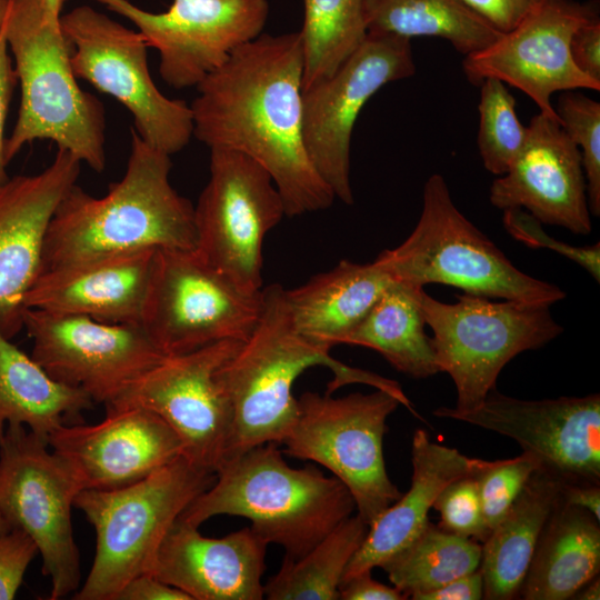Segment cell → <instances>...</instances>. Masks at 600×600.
<instances>
[{"label":"cell","mask_w":600,"mask_h":600,"mask_svg":"<svg viewBox=\"0 0 600 600\" xmlns=\"http://www.w3.org/2000/svg\"><path fill=\"white\" fill-rule=\"evenodd\" d=\"M302 77L299 31L261 33L208 74L190 104L193 136L209 149L237 151L262 166L288 217L328 209L336 199L304 148Z\"/></svg>","instance_id":"obj_1"},{"label":"cell","mask_w":600,"mask_h":600,"mask_svg":"<svg viewBox=\"0 0 600 600\" xmlns=\"http://www.w3.org/2000/svg\"><path fill=\"white\" fill-rule=\"evenodd\" d=\"M170 156L131 129L123 177L98 198L73 184L48 228L41 272L143 249L197 247L194 206L170 182Z\"/></svg>","instance_id":"obj_2"},{"label":"cell","mask_w":600,"mask_h":600,"mask_svg":"<svg viewBox=\"0 0 600 600\" xmlns=\"http://www.w3.org/2000/svg\"><path fill=\"white\" fill-rule=\"evenodd\" d=\"M284 290L278 283L262 288L253 330L219 370L232 410L226 460L260 444L284 442L299 411L293 384L314 366L328 367L333 373L327 393L363 383L392 393L413 411L397 381L349 367L330 356L331 347L301 334L291 320Z\"/></svg>","instance_id":"obj_3"},{"label":"cell","mask_w":600,"mask_h":600,"mask_svg":"<svg viewBox=\"0 0 600 600\" xmlns=\"http://www.w3.org/2000/svg\"><path fill=\"white\" fill-rule=\"evenodd\" d=\"M279 444L269 442L227 459L213 483L179 519L200 527L216 516L247 518L268 544L297 559L356 511L354 500L336 477L316 466L292 468Z\"/></svg>","instance_id":"obj_4"},{"label":"cell","mask_w":600,"mask_h":600,"mask_svg":"<svg viewBox=\"0 0 600 600\" xmlns=\"http://www.w3.org/2000/svg\"><path fill=\"white\" fill-rule=\"evenodd\" d=\"M4 34L21 88L17 122L6 140L7 162L26 144L51 140L92 170L103 171L104 109L78 84L72 47L61 26L44 19L39 0H11Z\"/></svg>","instance_id":"obj_5"},{"label":"cell","mask_w":600,"mask_h":600,"mask_svg":"<svg viewBox=\"0 0 600 600\" xmlns=\"http://www.w3.org/2000/svg\"><path fill=\"white\" fill-rule=\"evenodd\" d=\"M216 473L183 457L131 484L81 490L74 507L96 531V554L76 600H116L132 578L149 573L176 520Z\"/></svg>","instance_id":"obj_6"},{"label":"cell","mask_w":600,"mask_h":600,"mask_svg":"<svg viewBox=\"0 0 600 600\" xmlns=\"http://www.w3.org/2000/svg\"><path fill=\"white\" fill-rule=\"evenodd\" d=\"M422 202L409 237L376 258L396 281L441 283L464 293L548 306L564 299L556 284L519 270L459 211L441 174L428 178Z\"/></svg>","instance_id":"obj_7"},{"label":"cell","mask_w":600,"mask_h":600,"mask_svg":"<svg viewBox=\"0 0 600 600\" xmlns=\"http://www.w3.org/2000/svg\"><path fill=\"white\" fill-rule=\"evenodd\" d=\"M426 324L440 372L457 389L458 410H472L496 389L502 368L519 353L538 349L562 332L550 306L517 300L492 301L471 293L454 303L420 293Z\"/></svg>","instance_id":"obj_8"},{"label":"cell","mask_w":600,"mask_h":600,"mask_svg":"<svg viewBox=\"0 0 600 600\" xmlns=\"http://www.w3.org/2000/svg\"><path fill=\"white\" fill-rule=\"evenodd\" d=\"M399 404L396 396L381 389L338 398L307 391L298 398L296 423L282 443L288 456L331 471L368 526L402 494L390 480L383 457L387 419Z\"/></svg>","instance_id":"obj_9"},{"label":"cell","mask_w":600,"mask_h":600,"mask_svg":"<svg viewBox=\"0 0 600 600\" xmlns=\"http://www.w3.org/2000/svg\"><path fill=\"white\" fill-rule=\"evenodd\" d=\"M82 490L67 461L22 424H8L0 439V512L10 528L36 543L42 573L51 580L50 599L79 589V550L71 509Z\"/></svg>","instance_id":"obj_10"},{"label":"cell","mask_w":600,"mask_h":600,"mask_svg":"<svg viewBox=\"0 0 600 600\" xmlns=\"http://www.w3.org/2000/svg\"><path fill=\"white\" fill-rule=\"evenodd\" d=\"M60 26L72 47L77 78L122 103L133 117V130L152 148L171 156L187 147L193 137L190 104L158 89L140 32L89 6L62 14Z\"/></svg>","instance_id":"obj_11"},{"label":"cell","mask_w":600,"mask_h":600,"mask_svg":"<svg viewBox=\"0 0 600 600\" xmlns=\"http://www.w3.org/2000/svg\"><path fill=\"white\" fill-rule=\"evenodd\" d=\"M250 294L196 249H156L140 326L163 356L223 341H244L261 311Z\"/></svg>","instance_id":"obj_12"},{"label":"cell","mask_w":600,"mask_h":600,"mask_svg":"<svg viewBox=\"0 0 600 600\" xmlns=\"http://www.w3.org/2000/svg\"><path fill=\"white\" fill-rule=\"evenodd\" d=\"M209 180L194 206L197 252L250 294L262 290L266 236L286 216L269 172L250 157L210 149Z\"/></svg>","instance_id":"obj_13"},{"label":"cell","mask_w":600,"mask_h":600,"mask_svg":"<svg viewBox=\"0 0 600 600\" xmlns=\"http://www.w3.org/2000/svg\"><path fill=\"white\" fill-rule=\"evenodd\" d=\"M414 72L409 39L368 33L331 76L302 90V136L307 154L334 198L343 203H353L350 146L360 111L383 86Z\"/></svg>","instance_id":"obj_14"},{"label":"cell","mask_w":600,"mask_h":600,"mask_svg":"<svg viewBox=\"0 0 600 600\" xmlns=\"http://www.w3.org/2000/svg\"><path fill=\"white\" fill-rule=\"evenodd\" d=\"M241 342L223 340L166 356L106 408L138 406L154 412L177 433L182 457L216 473L226 460L232 429L219 370Z\"/></svg>","instance_id":"obj_15"},{"label":"cell","mask_w":600,"mask_h":600,"mask_svg":"<svg viewBox=\"0 0 600 600\" xmlns=\"http://www.w3.org/2000/svg\"><path fill=\"white\" fill-rule=\"evenodd\" d=\"M31 357L57 381L110 406L166 356L139 324L26 308Z\"/></svg>","instance_id":"obj_16"},{"label":"cell","mask_w":600,"mask_h":600,"mask_svg":"<svg viewBox=\"0 0 600 600\" xmlns=\"http://www.w3.org/2000/svg\"><path fill=\"white\" fill-rule=\"evenodd\" d=\"M597 17L593 2L539 0L513 29L467 54L463 72L476 86L494 78L518 88L536 102L539 113L561 124L551 103L553 93L600 90V82L581 72L570 53L576 30Z\"/></svg>","instance_id":"obj_17"},{"label":"cell","mask_w":600,"mask_h":600,"mask_svg":"<svg viewBox=\"0 0 600 600\" xmlns=\"http://www.w3.org/2000/svg\"><path fill=\"white\" fill-rule=\"evenodd\" d=\"M129 21L158 50L162 80L174 89L197 87L231 53L259 37L268 0H172L163 12L129 0H96Z\"/></svg>","instance_id":"obj_18"},{"label":"cell","mask_w":600,"mask_h":600,"mask_svg":"<svg viewBox=\"0 0 600 600\" xmlns=\"http://www.w3.org/2000/svg\"><path fill=\"white\" fill-rule=\"evenodd\" d=\"M433 414L511 438L563 483L600 484L599 393L522 400L493 389L472 410L439 407Z\"/></svg>","instance_id":"obj_19"},{"label":"cell","mask_w":600,"mask_h":600,"mask_svg":"<svg viewBox=\"0 0 600 600\" xmlns=\"http://www.w3.org/2000/svg\"><path fill=\"white\" fill-rule=\"evenodd\" d=\"M48 443L72 468L82 490L121 488L182 457L177 433L138 406L106 408V418L94 424L62 426Z\"/></svg>","instance_id":"obj_20"},{"label":"cell","mask_w":600,"mask_h":600,"mask_svg":"<svg viewBox=\"0 0 600 600\" xmlns=\"http://www.w3.org/2000/svg\"><path fill=\"white\" fill-rule=\"evenodd\" d=\"M81 162L58 149L41 172L16 176L0 188V326L7 337L22 327L23 299L42 269L51 218L76 184Z\"/></svg>","instance_id":"obj_21"},{"label":"cell","mask_w":600,"mask_h":600,"mask_svg":"<svg viewBox=\"0 0 600 600\" xmlns=\"http://www.w3.org/2000/svg\"><path fill=\"white\" fill-rule=\"evenodd\" d=\"M528 140L506 173L493 180L489 199L504 210L521 208L541 223L577 234L591 231L581 153L561 124L536 114Z\"/></svg>","instance_id":"obj_22"},{"label":"cell","mask_w":600,"mask_h":600,"mask_svg":"<svg viewBox=\"0 0 600 600\" xmlns=\"http://www.w3.org/2000/svg\"><path fill=\"white\" fill-rule=\"evenodd\" d=\"M268 543L244 527L208 538L199 527L177 519L164 537L149 573L191 600H260Z\"/></svg>","instance_id":"obj_23"},{"label":"cell","mask_w":600,"mask_h":600,"mask_svg":"<svg viewBox=\"0 0 600 600\" xmlns=\"http://www.w3.org/2000/svg\"><path fill=\"white\" fill-rule=\"evenodd\" d=\"M154 252L117 253L43 271L26 293L24 309L140 326Z\"/></svg>","instance_id":"obj_24"},{"label":"cell","mask_w":600,"mask_h":600,"mask_svg":"<svg viewBox=\"0 0 600 600\" xmlns=\"http://www.w3.org/2000/svg\"><path fill=\"white\" fill-rule=\"evenodd\" d=\"M481 460L432 442L424 430H416L411 449L410 489L369 524L367 536L350 560L342 582L363 571L381 568L409 546L430 522L429 511L443 488L457 479L473 476Z\"/></svg>","instance_id":"obj_25"},{"label":"cell","mask_w":600,"mask_h":600,"mask_svg":"<svg viewBox=\"0 0 600 600\" xmlns=\"http://www.w3.org/2000/svg\"><path fill=\"white\" fill-rule=\"evenodd\" d=\"M394 281L377 260H341L284 294L296 329L332 348L343 343Z\"/></svg>","instance_id":"obj_26"},{"label":"cell","mask_w":600,"mask_h":600,"mask_svg":"<svg viewBox=\"0 0 600 600\" xmlns=\"http://www.w3.org/2000/svg\"><path fill=\"white\" fill-rule=\"evenodd\" d=\"M600 571L599 520L560 497L538 540L519 597L571 599Z\"/></svg>","instance_id":"obj_27"},{"label":"cell","mask_w":600,"mask_h":600,"mask_svg":"<svg viewBox=\"0 0 600 600\" xmlns=\"http://www.w3.org/2000/svg\"><path fill=\"white\" fill-rule=\"evenodd\" d=\"M562 481L537 469L504 518L481 543L483 599L519 598L538 540L561 493Z\"/></svg>","instance_id":"obj_28"},{"label":"cell","mask_w":600,"mask_h":600,"mask_svg":"<svg viewBox=\"0 0 600 600\" xmlns=\"http://www.w3.org/2000/svg\"><path fill=\"white\" fill-rule=\"evenodd\" d=\"M94 404L83 390L54 380L0 326V439L8 424H22L48 440L62 426L83 423L82 412Z\"/></svg>","instance_id":"obj_29"},{"label":"cell","mask_w":600,"mask_h":600,"mask_svg":"<svg viewBox=\"0 0 600 600\" xmlns=\"http://www.w3.org/2000/svg\"><path fill=\"white\" fill-rule=\"evenodd\" d=\"M423 287L394 281L342 344L379 352L393 368L414 379L440 372L420 304Z\"/></svg>","instance_id":"obj_30"},{"label":"cell","mask_w":600,"mask_h":600,"mask_svg":"<svg viewBox=\"0 0 600 600\" xmlns=\"http://www.w3.org/2000/svg\"><path fill=\"white\" fill-rule=\"evenodd\" d=\"M368 33L438 37L464 56L477 52L502 33L461 0H362Z\"/></svg>","instance_id":"obj_31"},{"label":"cell","mask_w":600,"mask_h":600,"mask_svg":"<svg viewBox=\"0 0 600 600\" xmlns=\"http://www.w3.org/2000/svg\"><path fill=\"white\" fill-rule=\"evenodd\" d=\"M369 526L356 513L343 520L300 558H283L263 584L269 600H338L344 571Z\"/></svg>","instance_id":"obj_32"},{"label":"cell","mask_w":600,"mask_h":600,"mask_svg":"<svg viewBox=\"0 0 600 600\" xmlns=\"http://www.w3.org/2000/svg\"><path fill=\"white\" fill-rule=\"evenodd\" d=\"M481 543L431 522L381 568L407 598L436 590L479 569Z\"/></svg>","instance_id":"obj_33"},{"label":"cell","mask_w":600,"mask_h":600,"mask_svg":"<svg viewBox=\"0 0 600 600\" xmlns=\"http://www.w3.org/2000/svg\"><path fill=\"white\" fill-rule=\"evenodd\" d=\"M303 7L302 90L331 76L368 34L362 0H303Z\"/></svg>","instance_id":"obj_34"},{"label":"cell","mask_w":600,"mask_h":600,"mask_svg":"<svg viewBox=\"0 0 600 600\" xmlns=\"http://www.w3.org/2000/svg\"><path fill=\"white\" fill-rule=\"evenodd\" d=\"M479 86L478 149L484 168L501 176L523 149L529 129L520 122L506 83L487 78Z\"/></svg>","instance_id":"obj_35"},{"label":"cell","mask_w":600,"mask_h":600,"mask_svg":"<svg viewBox=\"0 0 600 600\" xmlns=\"http://www.w3.org/2000/svg\"><path fill=\"white\" fill-rule=\"evenodd\" d=\"M556 112L561 127L581 149L590 213L600 214V103L582 93L563 91Z\"/></svg>","instance_id":"obj_36"},{"label":"cell","mask_w":600,"mask_h":600,"mask_svg":"<svg viewBox=\"0 0 600 600\" xmlns=\"http://www.w3.org/2000/svg\"><path fill=\"white\" fill-rule=\"evenodd\" d=\"M540 468L538 459L527 452L511 459L481 460L473 477L490 530L504 518L530 476Z\"/></svg>","instance_id":"obj_37"},{"label":"cell","mask_w":600,"mask_h":600,"mask_svg":"<svg viewBox=\"0 0 600 600\" xmlns=\"http://www.w3.org/2000/svg\"><path fill=\"white\" fill-rule=\"evenodd\" d=\"M432 508L440 514L439 527L451 533L482 543L491 531L484 520L473 476L462 477L446 486Z\"/></svg>","instance_id":"obj_38"},{"label":"cell","mask_w":600,"mask_h":600,"mask_svg":"<svg viewBox=\"0 0 600 600\" xmlns=\"http://www.w3.org/2000/svg\"><path fill=\"white\" fill-rule=\"evenodd\" d=\"M503 226L516 240L530 248H547L558 252L587 270L592 278L600 281V244L576 247L550 237L541 227V222L521 208L503 210Z\"/></svg>","instance_id":"obj_39"},{"label":"cell","mask_w":600,"mask_h":600,"mask_svg":"<svg viewBox=\"0 0 600 600\" xmlns=\"http://www.w3.org/2000/svg\"><path fill=\"white\" fill-rule=\"evenodd\" d=\"M38 553L34 541L22 530L11 528L0 533V600L14 599Z\"/></svg>","instance_id":"obj_40"},{"label":"cell","mask_w":600,"mask_h":600,"mask_svg":"<svg viewBox=\"0 0 600 600\" xmlns=\"http://www.w3.org/2000/svg\"><path fill=\"white\" fill-rule=\"evenodd\" d=\"M501 33L513 29L539 0H461Z\"/></svg>","instance_id":"obj_41"},{"label":"cell","mask_w":600,"mask_h":600,"mask_svg":"<svg viewBox=\"0 0 600 600\" xmlns=\"http://www.w3.org/2000/svg\"><path fill=\"white\" fill-rule=\"evenodd\" d=\"M571 58L577 68L600 82V21L599 17L586 22L573 33Z\"/></svg>","instance_id":"obj_42"},{"label":"cell","mask_w":600,"mask_h":600,"mask_svg":"<svg viewBox=\"0 0 600 600\" xmlns=\"http://www.w3.org/2000/svg\"><path fill=\"white\" fill-rule=\"evenodd\" d=\"M17 83L18 78L12 67L3 28L0 33V188L10 179L6 170L8 162L4 152L7 140L4 139V124Z\"/></svg>","instance_id":"obj_43"},{"label":"cell","mask_w":600,"mask_h":600,"mask_svg":"<svg viewBox=\"0 0 600 600\" xmlns=\"http://www.w3.org/2000/svg\"><path fill=\"white\" fill-rule=\"evenodd\" d=\"M116 600H191V598L153 574L142 573L128 581Z\"/></svg>","instance_id":"obj_44"},{"label":"cell","mask_w":600,"mask_h":600,"mask_svg":"<svg viewBox=\"0 0 600 600\" xmlns=\"http://www.w3.org/2000/svg\"><path fill=\"white\" fill-rule=\"evenodd\" d=\"M342 600H404L408 599L396 587L383 584L371 577V571L356 574L340 586Z\"/></svg>","instance_id":"obj_45"},{"label":"cell","mask_w":600,"mask_h":600,"mask_svg":"<svg viewBox=\"0 0 600 600\" xmlns=\"http://www.w3.org/2000/svg\"><path fill=\"white\" fill-rule=\"evenodd\" d=\"M479 599H483V578L480 569L456 578L436 590L419 594L414 600Z\"/></svg>","instance_id":"obj_46"},{"label":"cell","mask_w":600,"mask_h":600,"mask_svg":"<svg viewBox=\"0 0 600 600\" xmlns=\"http://www.w3.org/2000/svg\"><path fill=\"white\" fill-rule=\"evenodd\" d=\"M561 497L566 503L584 509L600 520L599 484L562 482Z\"/></svg>","instance_id":"obj_47"},{"label":"cell","mask_w":600,"mask_h":600,"mask_svg":"<svg viewBox=\"0 0 600 600\" xmlns=\"http://www.w3.org/2000/svg\"><path fill=\"white\" fill-rule=\"evenodd\" d=\"M66 0H39L44 19L53 24L60 26L61 10Z\"/></svg>","instance_id":"obj_48"},{"label":"cell","mask_w":600,"mask_h":600,"mask_svg":"<svg viewBox=\"0 0 600 600\" xmlns=\"http://www.w3.org/2000/svg\"><path fill=\"white\" fill-rule=\"evenodd\" d=\"M574 596L580 600H599L600 599V579L597 576L586 586H583Z\"/></svg>","instance_id":"obj_49"},{"label":"cell","mask_w":600,"mask_h":600,"mask_svg":"<svg viewBox=\"0 0 600 600\" xmlns=\"http://www.w3.org/2000/svg\"><path fill=\"white\" fill-rule=\"evenodd\" d=\"M11 0H0V33L4 28V23L10 9Z\"/></svg>","instance_id":"obj_50"},{"label":"cell","mask_w":600,"mask_h":600,"mask_svg":"<svg viewBox=\"0 0 600 600\" xmlns=\"http://www.w3.org/2000/svg\"><path fill=\"white\" fill-rule=\"evenodd\" d=\"M10 529H11L10 526L8 524V522L6 521V519L2 517L0 512V533L6 532Z\"/></svg>","instance_id":"obj_51"}]
</instances>
